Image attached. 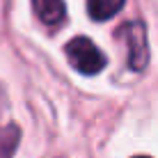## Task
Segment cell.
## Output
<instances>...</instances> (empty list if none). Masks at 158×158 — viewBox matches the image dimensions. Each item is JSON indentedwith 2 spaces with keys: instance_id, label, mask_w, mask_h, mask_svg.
Listing matches in <instances>:
<instances>
[{
  "instance_id": "obj_5",
  "label": "cell",
  "mask_w": 158,
  "mask_h": 158,
  "mask_svg": "<svg viewBox=\"0 0 158 158\" xmlns=\"http://www.w3.org/2000/svg\"><path fill=\"white\" fill-rule=\"evenodd\" d=\"M21 131L19 126L9 124V126H0V158H12L19 144Z\"/></svg>"
},
{
  "instance_id": "obj_6",
  "label": "cell",
  "mask_w": 158,
  "mask_h": 158,
  "mask_svg": "<svg viewBox=\"0 0 158 158\" xmlns=\"http://www.w3.org/2000/svg\"><path fill=\"white\" fill-rule=\"evenodd\" d=\"M135 158H149V156H135Z\"/></svg>"
},
{
  "instance_id": "obj_4",
  "label": "cell",
  "mask_w": 158,
  "mask_h": 158,
  "mask_svg": "<svg viewBox=\"0 0 158 158\" xmlns=\"http://www.w3.org/2000/svg\"><path fill=\"white\" fill-rule=\"evenodd\" d=\"M126 0H87V12L94 21H108L122 12Z\"/></svg>"
},
{
  "instance_id": "obj_1",
  "label": "cell",
  "mask_w": 158,
  "mask_h": 158,
  "mask_svg": "<svg viewBox=\"0 0 158 158\" xmlns=\"http://www.w3.org/2000/svg\"><path fill=\"white\" fill-rule=\"evenodd\" d=\"M67 57L73 64L76 71H80L85 76H96L106 67V55L87 37H76V39L67 44Z\"/></svg>"
},
{
  "instance_id": "obj_3",
  "label": "cell",
  "mask_w": 158,
  "mask_h": 158,
  "mask_svg": "<svg viewBox=\"0 0 158 158\" xmlns=\"http://www.w3.org/2000/svg\"><path fill=\"white\" fill-rule=\"evenodd\" d=\"M32 7H35L39 21L46 25H57L67 16L64 0H32Z\"/></svg>"
},
{
  "instance_id": "obj_2",
  "label": "cell",
  "mask_w": 158,
  "mask_h": 158,
  "mask_svg": "<svg viewBox=\"0 0 158 158\" xmlns=\"http://www.w3.org/2000/svg\"><path fill=\"white\" fill-rule=\"evenodd\" d=\"M119 37L128 46V64L133 71H142L149 64V44H147V28L142 21H128L119 28Z\"/></svg>"
}]
</instances>
